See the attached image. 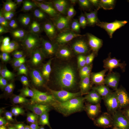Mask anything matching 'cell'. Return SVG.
Masks as SVG:
<instances>
[{
	"mask_svg": "<svg viewBox=\"0 0 129 129\" xmlns=\"http://www.w3.org/2000/svg\"><path fill=\"white\" fill-rule=\"evenodd\" d=\"M117 100L123 102L129 98V85L124 83H120L116 86Z\"/></svg>",
	"mask_w": 129,
	"mask_h": 129,
	"instance_id": "cb8c5ba5",
	"label": "cell"
},
{
	"mask_svg": "<svg viewBox=\"0 0 129 129\" xmlns=\"http://www.w3.org/2000/svg\"><path fill=\"white\" fill-rule=\"evenodd\" d=\"M54 8L50 3L38 1L35 3L33 15L38 17H43L48 14Z\"/></svg>",
	"mask_w": 129,
	"mask_h": 129,
	"instance_id": "e0dca14e",
	"label": "cell"
},
{
	"mask_svg": "<svg viewBox=\"0 0 129 129\" xmlns=\"http://www.w3.org/2000/svg\"><path fill=\"white\" fill-rule=\"evenodd\" d=\"M81 11L90 21L98 22L104 9L103 4L99 0H84L79 2Z\"/></svg>",
	"mask_w": 129,
	"mask_h": 129,
	"instance_id": "ba28073f",
	"label": "cell"
},
{
	"mask_svg": "<svg viewBox=\"0 0 129 129\" xmlns=\"http://www.w3.org/2000/svg\"><path fill=\"white\" fill-rule=\"evenodd\" d=\"M25 6L17 1H12L7 5L6 8V15L7 18H20L25 11Z\"/></svg>",
	"mask_w": 129,
	"mask_h": 129,
	"instance_id": "5bb4252c",
	"label": "cell"
},
{
	"mask_svg": "<svg viewBox=\"0 0 129 129\" xmlns=\"http://www.w3.org/2000/svg\"><path fill=\"white\" fill-rule=\"evenodd\" d=\"M37 97L34 96L28 101L27 111L28 112H34L35 104Z\"/></svg>",
	"mask_w": 129,
	"mask_h": 129,
	"instance_id": "d6a6232c",
	"label": "cell"
},
{
	"mask_svg": "<svg viewBox=\"0 0 129 129\" xmlns=\"http://www.w3.org/2000/svg\"><path fill=\"white\" fill-rule=\"evenodd\" d=\"M50 21L52 24L58 29H65L69 25L68 19L61 14L55 13L52 14L51 16Z\"/></svg>",
	"mask_w": 129,
	"mask_h": 129,
	"instance_id": "7402d4cb",
	"label": "cell"
},
{
	"mask_svg": "<svg viewBox=\"0 0 129 129\" xmlns=\"http://www.w3.org/2000/svg\"><path fill=\"white\" fill-rule=\"evenodd\" d=\"M114 18L110 8H107L104 9L101 17V23L99 24L101 27L104 30H106L113 23Z\"/></svg>",
	"mask_w": 129,
	"mask_h": 129,
	"instance_id": "603a6c76",
	"label": "cell"
},
{
	"mask_svg": "<svg viewBox=\"0 0 129 129\" xmlns=\"http://www.w3.org/2000/svg\"><path fill=\"white\" fill-rule=\"evenodd\" d=\"M30 120L32 124L36 128H43V121L41 116L39 114L36 113L32 114L30 118Z\"/></svg>",
	"mask_w": 129,
	"mask_h": 129,
	"instance_id": "f546056e",
	"label": "cell"
},
{
	"mask_svg": "<svg viewBox=\"0 0 129 129\" xmlns=\"http://www.w3.org/2000/svg\"><path fill=\"white\" fill-rule=\"evenodd\" d=\"M118 33L122 41L126 43L129 40V27L127 22L122 19L118 25Z\"/></svg>",
	"mask_w": 129,
	"mask_h": 129,
	"instance_id": "484cf974",
	"label": "cell"
},
{
	"mask_svg": "<svg viewBox=\"0 0 129 129\" xmlns=\"http://www.w3.org/2000/svg\"><path fill=\"white\" fill-rule=\"evenodd\" d=\"M27 64L25 62L19 61L15 63L14 67L9 70L1 69V75L5 79L14 80L24 75L28 71Z\"/></svg>",
	"mask_w": 129,
	"mask_h": 129,
	"instance_id": "7c38bea8",
	"label": "cell"
},
{
	"mask_svg": "<svg viewBox=\"0 0 129 129\" xmlns=\"http://www.w3.org/2000/svg\"><path fill=\"white\" fill-rule=\"evenodd\" d=\"M129 108V98L127 100L122 102L119 107L120 114L126 111Z\"/></svg>",
	"mask_w": 129,
	"mask_h": 129,
	"instance_id": "e575fe53",
	"label": "cell"
},
{
	"mask_svg": "<svg viewBox=\"0 0 129 129\" xmlns=\"http://www.w3.org/2000/svg\"><path fill=\"white\" fill-rule=\"evenodd\" d=\"M124 53L103 44L89 48L83 59L88 66L94 67L105 62L113 57Z\"/></svg>",
	"mask_w": 129,
	"mask_h": 129,
	"instance_id": "3957f363",
	"label": "cell"
},
{
	"mask_svg": "<svg viewBox=\"0 0 129 129\" xmlns=\"http://www.w3.org/2000/svg\"><path fill=\"white\" fill-rule=\"evenodd\" d=\"M48 2L54 9L79 27L85 25L91 21L81 11L78 5L58 3L54 1H50Z\"/></svg>",
	"mask_w": 129,
	"mask_h": 129,
	"instance_id": "5b68a950",
	"label": "cell"
},
{
	"mask_svg": "<svg viewBox=\"0 0 129 129\" xmlns=\"http://www.w3.org/2000/svg\"><path fill=\"white\" fill-rule=\"evenodd\" d=\"M12 47L8 44L7 41L3 39L2 38L0 39V50L1 51L3 50H8L12 48Z\"/></svg>",
	"mask_w": 129,
	"mask_h": 129,
	"instance_id": "836d02e7",
	"label": "cell"
},
{
	"mask_svg": "<svg viewBox=\"0 0 129 129\" xmlns=\"http://www.w3.org/2000/svg\"><path fill=\"white\" fill-rule=\"evenodd\" d=\"M109 75L113 80L123 81L129 80V63L124 59L115 60L108 67Z\"/></svg>",
	"mask_w": 129,
	"mask_h": 129,
	"instance_id": "8fae6325",
	"label": "cell"
},
{
	"mask_svg": "<svg viewBox=\"0 0 129 129\" xmlns=\"http://www.w3.org/2000/svg\"><path fill=\"white\" fill-rule=\"evenodd\" d=\"M48 123L53 129H63L67 124L66 116L62 109L58 105L50 104L45 111Z\"/></svg>",
	"mask_w": 129,
	"mask_h": 129,
	"instance_id": "9c48e42d",
	"label": "cell"
},
{
	"mask_svg": "<svg viewBox=\"0 0 129 129\" xmlns=\"http://www.w3.org/2000/svg\"><path fill=\"white\" fill-rule=\"evenodd\" d=\"M2 17L0 19V36L3 39L6 41H11L12 39V34L6 25Z\"/></svg>",
	"mask_w": 129,
	"mask_h": 129,
	"instance_id": "4316f807",
	"label": "cell"
},
{
	"mask_svg": "<svg viewBox=\"0 0 129 129\" xmlns=\"http://www.w3.org/2000/svg\"><path fill=\"white\" fill-rule=\"evenodd\" d=\"M46 44L47 48L54 51L61 48V45L60 37L54 31H50L47 35Z\"/></svg>",
	"mask_w": 129,
	"mask_h": 129,
	"instance_id": "ac0fdd59",
	"label": "cell"
},
{
	"mask_svg": "<svg viewBox=\"0 0 129 129\" xmlns=\"http://www.w3.org/2000/svg\"><path fill=\"white\" fill-rule=\"evenodd\" d=\"M7 19H8V20L11 23V25L12 26V30H17V29L18 28V26H17V25L14 24L11 21L9 20V19L7 18Z\"/></svg>",
	"mask_w": 129,
	"mask_h": 129,
	"instance_id": "ee69618b",
	"label": "cell"
},
{
	"mask_svg": "<svg viewBox=\"0 0 129 129\" xmlns=\"http://www.w3.org/2000/svg\"><path fill=\"white\" fill-rule=\"evenodd\" d=\"M64 45L76 61L83 59L86 52L85 45L79 34L72 32L64 37Z\"/></svg>",
	"mask_w": 129,
	"mask_h": 129,
	"instance_id": "52a82bcc",
	"label": "cell"
},
{
	"mask_svg": "<svg viewBox=\"0 0 129 129\" xmlns=\"http://www.w3.org/2000/svg\"></svg>",
	"mask_w": 129,
	"mask_h": 129,
	"instance_id": "7dc6e473",
	"label": "cell"
},
{
	"mask_svg": "<svg viewBox=\"0 0 129 129\" xmlns=\"http://www.w3.org/2000/svg\"><path fill=\"white\" fill-rule=\"evenodd\" d=\"M14 39L16 40V41L18 42L19 43H23L25 42V41L23 39H22L21 37H19L18 35L16 34H14L13 35Z\"/></svg>",
	"mask_w": 129,
	"mask_h": 129,
	"instance_id": "ab89813d",
	"label": "cell"
},
{
	"mask_svg": "<svg viewBox=\"0 0 129 129\" xmlns=\"http://www.w3.org/2000/svg\"><path fill=\"white\" fill-rule=\"evenodd\" d=\"M78 30L85 45L89 48L105 44L106 31L100 25L90 21L86 25L79 27Z\"/></svg>",
	"mask_w": 129,
	"mask_h": 129,
	"instance_id": "277c9868",
	"label": "cell"
},
{
	"mask_svg": "<svg viewBox=\"0 0 129 129\" xmlns=\"http://www.w3.org/2000/svg\"><path fill=\"white\" fill-rule=\"evenodd\" d=\"M62 59L56 52L44 48L34 60L35 68L41 78L48 79L60 68Z\"/></svg>",
	"mask_w": 129,
	"mask_h": 129,
	"instance_id": "7a4b0ae2",
	"label": "cell"
},
{
	"mask_svg": "<svg viewBox=\"0 0 129 129\" xmlns=\"http://www.w3.org/2000/svg\"><path fill=\"white\" fill-rule=\"evenodd\" d=\"M61 64L62 72L61 73L67 83L76 84L83 80L84 71L83 68L79 64L71 60L63 58Z\"/></svg>",
	"mask_w": 129,
	"mask_h": 129,
	"instance_id": "8992f818",
	"label": "cell"
},
{
	"mask_svg": "<svg viewBox=\"0 0 129 129\" xmlns=\"http://www.w3.org/2000/svg\"><path fill=\"white\" fill-rule=\"evenodd\" d=\"M3 65H8L15 63V58L13 56L10 55L8 56L5 58L3 61Z\"/></svg>",
	"mask_w": 129,
	"mask_h": 129,
	"instance_id": "8d00e7d4",
	"label": "cell"
},
{
	"mask_svg": "<svg viewBox=\"0 0 129 129\" xmlns=\"http://www.w3.org/2000/svg\"><path fill=\"white\" fill-rule=\"evenodd\" d=\"M11 123L9 118L2 115L0 116V129H10L11 127Z\"/></svg>",
	"mask_w": 129,
	"mask_h": 129,
	"instance_id": "4dcf8cb0",
	"label": "cell"
},
{
	"mask_svg": "<svg viewBox=\"0 0 129 129\" xmlns=\"http://www.w3.org/2000/svg\"><path fill=\"white\" fill-rule=\"evenodd\" d=\"M117 3L122 11L125 13H129V0H118Z\"/></svg>",
	"mask_w": 129,
	"mask_h": 129,
	"instance_id": "1f68e13d",
	"label": "cell"
},
{
	"mask_svg": "<svg viewBox=\"0 0 129 129\" xmlns=\"http://www.w3.org/2000/svg\"><path fill=\"white\" fill-rule=\"evenodd\" d=\"M35 2L34 0H24L23 1V4L26 7L30 6Z\"/></svg>",
	"mask_w": 129,
	"mask_h": 129,
	"instance_id": "60d3db41",
	"label": "cell"
},
{
	"mask_svg": "<svg viewBox=\"0 0 129 129\" xmlns=\"http://www.w3.org/2000/svg\"><path fill=\"white\" fill-rule=\"evenodd\" d=\"M40 50L36 45L27 44L20 47L18 49L19 55L24 59L34 61L39 55Z\"/></svg>",
	"mask_w": 129,
	"mask_h": 129,
	"instance_id": "9a60e30c",
	"label": "cell"
},
{
	"mask_svg": "<svg viewBox=\"0 0 129 129\" xmlns=\"http://www.w3.org/2000/svg\"><path fill=\"white\" fill-rule=\"evenodd\" d=\"M117 1L114 0H106L105 1L106 5L110 7L114 6V5L117 3Z\"/></svg>",
	"mask_w": 129,
	"mask_h": 129,
	"instance_id": "b9f144b4",
	"label": "cell"
},
{
	"mask_svg": "<svg viewBox=\"0 0 129 129\" xmlns=\"http://www.w3.org/2000/svg\"><path fill=\"white\" fill-rule=\"evenodd\" d=\"M0 109L2 115L11 119H17L21 115V111L8 102L1 106Z\"/></svg>",
	"mask_w": 129,
	"mask_h": 129,
	"instance_id": "2e32d148",
	"label": "cell"
},
{
	"mask_svg": "<svg viewBox=\"0 0 129 129\" xmlns=\"http://www.w3.org/2000/svg\"><path fill=\"white\" fill-rule=\"evenodd\" d=\"M121 117H122V118L126 117L127 116L129 115V108L128 109H127L126 111H124L123 113H122L121 114Z\"/></svg>",
	"mask_w": 129,
	"mask_h": 129,
	"instance_id": "7bdbcfd3",
	"label": "cell"
},
{
	"mask_svg": "<svg viewBox=\"0 0 129 129\" xmlns=\"http://www.w3.org/2000/svg\"><path fill=\"white\" fill-rule=\"evenodd\" d=\"M88 80L92 85L101 86L104 85L107 82V78L103 72L96 70L90 73L88 75Z\"/></svg>",
	"mask_w": 129,
	"mask_h": 129,
	"instance_id": "d6986e66",
	"label": "cell"
},
{
	"mask_svg": "<svg viewBox=\"0 0 129 129\" xmlns=\"http://www.w3.org/2000/svg\"><path fill=\"white\" fill-rule=\"evenodd\" d=\"M85 122L90 129H112L114 124L112 109L107 100L92 102L86 109Z\"/></svg>",
	"mask_w": 129,
	"mask_h": 129,
	"instance_id": "6da1fadb",
	"label": "cell"
},
{
	"mask_svg": "<svg viewBox=\"0 0 129 129\" xmlns=\"http://www.w3.org/2000/svg\"><path fill=\"white\" fill-rule=\"evenodd\" d=\"M38 92V87L36 85L29 88H23L19 93V98L23 101H28L32 97L37 94Z\"/></svg>",
	"mask_w": 129,
	"mask_h": 129,
	"instance_id": "d4e9b609",
	"label": "cell"
},
{
	"mask_svg": "<svg viewBox=\"0 0 129 129\" xmlns=\"http://www.w3.org/2000/svg\"><path fill=\"white\" fill-rule=\"evenodd\" d=\"M120 37L116 29H111L106 37V45L111 48L117 50L120 47Z\"/></svg>",
	"mask_w": 129,
	"mask_h": 129,
	"instance_id": "ffe728a7",
	"label": "cell"
},
{
	"mask_svg": "<svg viewBox=\"0 0 129 129\" xmlns=\"http://www.w3.org/2000/svg\"><path fill=\"white\" fill-rule=\"evenodd\" d=\"M67 84L61 73L56 72L47 79L45 92L48 98L56 100L63 92Z\"/></svg>",
	"mask_w": 129,
	"mask_h": 129,
	"instance_id": "30bf717a",
	"label": "cell"
},
{
	"mask_svg": "<svg viewBox=\"0 0 129 129\" xmlns=\"http://www.w3.org/2000/svg\"><path fill=\"white\" fill-rule=\"evenodd\" d=\"M35 79L32 76H26L22 77L20 80L19 83L23 88L32 87L35 85Z\"/></svg>",
	"mask_w": 129,
	"mask_h": 129,
	"instance_id": "f1b7e54d",
	"label": "cell"
},
{
	"mask_svg": "<svg viewBox=\"0 0 129 129\" xmlns=\"http://www.w3.org/2000/svg\"><path fill=\"white\" fill-rule=\"evenodd\" d=\"M10 129H21V127L18 124H15L13 126H12Z\"/></svg>",
	"mask_w": 129,
	"mask_h": 129,
	"instance_id": "f6af8a7d",
	"label": "cell"
},
{
	"mask_svg": "<svg viewBox=\"0 0 129 129\" xmlns=\"http://www.w3.org/2000/svg\"><path fill=\"white\" fill-rule=\"evenodd\" d=\"M127 23H128V25L129 27V18H127Z\"/></svg>",
	"mask_w": 129,
	"mask_h": 129,
	"instance_id": "bcb514c9",
	"label": "cell"
},
{
	"mask_svg": "<svg viewBox=\"0 0 129 129\" xmlns=\"http://www.w3.org/2000/svg\"><path fill=\"white\" fill-rule=\"evenodd\" d=\"M77 90H74L64 100L62 111L64 115L70 120H73L77 107L76 96Z\"/></svg>",
	"mask_w": 129,
	"mask_h": 129,
	"instance_id": "4fadbf2b",
	"label": "cell"
},
{
	"mask_svg": "<svg viewBox=\"0 0 129 129\" xmlns=\"http://www.w3.org/2000/svg\"><path fill=\"white\" fill-rule=\"evenodd\" d=\"M28 31L31 35L37 39H40L45 35L46 27L44 23L40 22L34 23L29 25Z\"/></svg>",
	"mask_w": 129,
	"mask_h": 129,
	"instance_id": "44dd1931",
	"label": "cell"
},
{
	"mask_svg": "<svg viewBox=\"0 0 129 129\" xmlns=\"http://www.w3.org/2000/svg\"><path fill=\"white\" fill-rule=\"evenodd\" d=\"M120 129H129V115L123 118L120 123Z\"/></svg>",
	"mask_w": 129,
	"mask_h": 129,
	"instance_id": "d590c367",
	"label": "cell"
},
{
	"mask_svg": "<svg viewBox=\"0 0 129 129\" xmlns=\"http://www.w3.org/2000/svg\"><path fill=\"white\" fill-rule=\"evenodd\" d=\"M12 22L16 24L17 26H20L21 25L22 21L20 18H8Z\"/></svg>",
	"mask_w": 129,
	"mask_h": 129,
	"instance_id": "74e56055",
	"label": "cell"
},
{
	"mask_svg": "<svg viewBox=\"0 0 129 129\" xmlns=\"http://www.w3.org/2000/svg\"><path fill=\"white\" fill-rule=\"evenodd\" d=\"M1 87L6 92H12L15 89V86L12 80L5 79L1 83Z\"/></svg>",
	"mask_w": 129,
	"mask_h": 129,
	"instance_id": "83f0119b",
	"label": "cell"
},
{
	"mask_svg": "<svg viewBox=\"0 0 129 129\" xmlns=\"http://www.w3.org/2000/svg\"><path fill=\"white\" fill-rule=\"evenodd\" d=\"M15 34L18 35L19 37L22 38V39H23L24 40L26 41L27 40V37L25 36V35L24 34L23 31L21 29H18L15 32Z\"/></svg>",
	"mask_w": 129,
	"mask_h": 129,
	"instance_id": "f35d334b",
	"label": "cell"
}]
</instances>
